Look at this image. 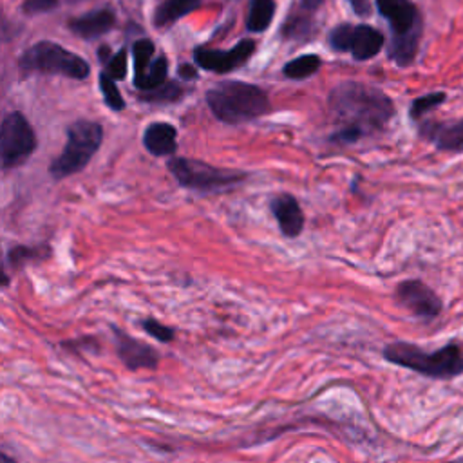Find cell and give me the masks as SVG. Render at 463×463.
I'll list each match as a JSON object with an SVG mask.
<instances>
[{
    "label": "cell",
    "instance_id": "ac0fdd59",
    "mask_svg": "<svg viewBox=\"0 0 463 463\" xmlns=\"http://www.w3.org/2000/svg\"><path fill=\"white\" fill-rule=\"evenodd\" d=\"M275 14L273 0H251L246 16V27L251 33H262L269 27Z\"/></svg>",
    "mask_w": 463,
    "mask_h": 463
},
{
    "label": "cell",
    "instance_id": "f546056e",
    "mask_svg": "<svg viewBox=\"0 0 463 463\" xmlns=\"http://www.w3.org/2000/svg\"><path fill=\"white\" fill-rule=\"evenodd\" d=\"M179 76H181V78H184V80H188V78H195V76H197V72H195V69H194L192 65L183 63V65L179 67Z\"/></svg>",
    "mask_w": 463,
    "mask_h": 463
},
{
    "label": "cell",
    "instance_id": "e0dca14e",
    "mask_svg": "<svg viewBox=\"0 0 463 463\" xmlns=\"http://www.w3.org/2000/svg\"><path fill=\"white\" fill-rule=\"evenodd\" d=\"M201 5V0H163L154 13V25L166 27L188 13L195 11Z\"/></svg>",
    "mask_w": 463,
    "mask_h": 463
},
{
    "label": "cell",
    "instance_id": "7a4b0ae2",
    "mask_svg": "<svg viewBox=\"0 0 463 463\" xmlns=\"http://www.w3.org/2000/svg\"><path fill=\"white\" fill-rule=\"evenodd\" d=\"M376 9L391 29L389 60L398 67L412 65L423 36V14L420 7L412 0H376Z\"/></svg>",
    "mask_w": 463,
    "mask_h": 463
},
{
    "label": "cell",
    "instance_id": "52a82bcc",
    "mask_svg": "<svg viewBox=\"0 0 463 463\" xmlns=\"http://www.w3.org/2000/svg\"><path fill=\"white\" fill-rule=\"evenodd\" d=\"M168 170L181 186L197 192H215L244 181L246 174L230 168H217L199 159L174 157L168 161Z\"/></svg>",
    "mask_w": 463,
    "mask_h": 463
},
{
    "label": "cell",
    "instance_id": "603a6c76",
    "mask_svg": "<svg viewBox=\"0 0 463 463\" xmlns=\"http://www.w3.org/2000/svg\"><path fill=\"white\" fill-rule=\"evenodd\" d=\"M184 94L183 87L175 81H165L161 87L154 89V90H146L143 92L139 98L150 103H166V101H175Z\"/></svg>",
    "mask_w": 463,
    "mask_h": 463
},
{
    "label": "cell",
    "instance_id": "9c48e42d",
    "mask_svg": "<svg viewBox=\"0 0 463 463\" xmlns=\"http://www.w3.org/2000/svg\"><path fill=\"white\" fill-rule=\"evenodd\" d=\"M329 43L335 51H349L354 60L364 61L374 58L385 45V36L367 24H340L329 34Z\"/></svg>",
    "mask_w": 463,
    "mask_h": 463
},
{
    "label": "cell",
    "instance_id": "9a60e30c",
    "mask_svg": "<svg viewBox=\"0 0 463 463\" xmlns=\"http://www.w3.org/2000/svg\"><path fill=\"white\" fill-rule=\"evenodd\" d=\"M116 24V16L110 9H96L90 11L87 14L76 16L69 20V29L85 40H92L98 38L101 34H105L107 31H110Z\"/></svg>",
    "mask_w": 463,
    "mask_h": 463
},
{
    "label": "cell",
    "instance_id": "cb8c5ba5",
    "mask_svg": "<svg viewBox=\"0 0 463 463\" xmlns=\"http://www.w3.org/2000/svg\"><path fill=\"white\" fill-rule=\"evenodd\" d=\"M99 89H101V94H103L105 103H107L112 110H123V107H125L123 96H121L119 89L116 87V80H112L107 72H101V74H99Z\"/></svg>",
    "mask_w": 463,
    "mask_h": 463
},
{
    "label": "cell",
    "instance_id": "2e32d148",
    "mask_svg": "<svg viewBox=\"0 0 463 463\" xmlns=\"http://www.w3.org/2000/svg\"><path fill=\"white\" fill-rule=\"evenodd\" d=\"M143 145L152 156H168L177 150V130L170 123L154 121L145 128Z\"/></svg>",
    "mask_w": 463,
    "mask_h": 463
},
{
    "label": "cell",
    "instance_id": "3957f363",
    "mask_svg": "<svg viewBox=\"0 0 463 463\" xmlns=\"http://www.w3.org/2000/svg\"><path fill=\"white\" fill-rule=\"evenodd\" d=\"M383 358L389 364L438 380H450L463 373V349L458 344H447L427 353L411 342H392L385 345Z\"/></svg>",
    "mask_w": 463,
    "mask_h": 463
},
{
    "label": "cell",
    "instance_id": "ffe728a7",
    "mask_svg": "<svg viewBox=\"0 0 463 463\" xmlns=\"http://www.w3.org/2000/svg\"><path fill=\"white\" fill-rule=\"evenodd\" d=\"M322 65L320 56L317 54H304L298 56L295 60H289L284 67H282V74L289 80H304L313 76Z\"/></svg>",
    "mask_w": 463,
    "mask_h": 463
},
{
    "label": "cell",
    "instance_id": "d6986e66",
    "mask_svg": "<svg viewBox=\"0 0 463 463\" xmlns=\"http://www.w3.org/2000/svg\"><path fill=\"white\" fill-rule=\"evenodd\" d=\"M166 74H168V61L166 56L159 54L157 58H154L152 65L148 67L146 72H143L141 76L134 78V85L146 92V90H154L157 87H161L166 81Z\"/></svg>",
    "mask_w": 463,
    "mask_h": 463
},
{
    "label": "cell",
    "instance_id": "4fadbf2b",
    "mask_svg": "<svg viewBox=\"0 0 463 463\" xmlns=\"http://www.w3.org/2000/svg\"><path fill=\"white\" fill-rule=\"evenodd\" d=\"M112 331H114L118 358L128 369H132V371H137V369H157V365H159V353L152 345H148V344H145V342L127 335L119 327H112Z\"/></svg>",
    "mask_w": 463,
    "mask_h": 463
},
{
    "label": "cell",
    "instance_id": "d4e9b609",
    "mask_svg": "<svg viewBox=\"0 0 463 463\" xmlns=\"http://www.w3.org/2000/svg\"><path fill=\"white\" fill-rule=\"evenodd\" d=\"M43 257V248H29V246H14L9 250L7 253V262L18 269L24 264H27L29 260L34 259H42Z\"/></svg>",
    "mask_w": 463,
    "mask_h": 463
},
{
    "label": "cell",
    "instance_id": "8992f818",
    "mask_svg": "<svg viewBox=\"0 0 463 463\" xmlns=\"http://www.w3.org/2000/svg\"><path fill=\"white\" fill-rule=\"evenodd\" d=\"M18 67L24 72L60 74L74 80H85L90 74V67L81 56L47 40L27 47L18 58Z\"/></svg>",
    "mask_w": 463,
    "mask_h": 463
},
{
    "label": "cell",
    "instance_id": "44dd1931",
    "mask_svg": "<svg viewBox=\"0 0 463 463\" xmlns=\"http://www.w3.org/2000/svg\"><path fill=\"white\" fill-rule=\"evenodd\" d=\"M447 101V92L445 90H432L427 94H421L411 101L409 107V118L416 123H420L429 112L438 109Z\"/></svg>",
    "mask_w": 463,
    "mask_h": 463
},
{
    "label": "cell",
    "instance_id": "7402d4cb",
    "mask_svg": "<svg viewBox=\"0 0 463 463\" xmlns=\"http://www.w3.org/2000/svg\"><path fill=\"white\" fill-rule=\"evenodd\" d=\"M154 43L148 38H141L134 42L132 45V58H134V78L141 76L143 72L148 71V67L154 61Z\"/></svg>",
    "mask_w": 463,
    "mask_h": 463
},
{
    "label": "cell",
    "instance_id": "7c38bea8",
    "mask_svg": "<svg viewBox=\"0 0 463 463\" xmlns=\"http://www.w3.org/2000/svg\"><path fill=\"white\" fill-rule=\"evenodd\" d=\"M418 136L439 152H463V118L459 119H421L416 123Z\"/></svg>",
    "mask_w": 463,
    "mask_h": 463
},
{
    "label": "cell",
    "instance_id": "6da1fadb",
    "mask_svg": "<svg viewBox=\"0 0 463 463\" xmlns=\"http://www.w3.org/2000/svg\"><path fill=\"white\" fill-rule=\"evenodd\" d=\"M329 109L340 121V130L331 139L344 145L383 130L396 112L383 90L360 81L336 85L329 92Z\"/></svg>",
    "mask_w": 463,
    "mask_h": 463
},
{
    "label": "cell",
    "instance_id": "5b68a950",
    "mask_svg": "<svg viewBox=\"0 0 463 463\" xmlns=\"http://www.w3.org/2000/svg\"><path fill=\"white\" fill-rule=\"evenodd\" d=\"M103 139V128L96 121L80 119L67 128V143L63 152L51 163L49 174L52 179L69 177L87 166Z\"/></svg>",
    "mask_w": 463,
    "mask_h": 463
},
{
    "label": "cell",
    "instance_id": "4dcf8cb0",
    "mask_svg": "<svg viewBox=\"0 0 463 463\" xmlns=\"http://www.w3.org/2000/svg\"><path fill=\"white\" fill-rule=\"evenodd\" d=\"M322 2H324V0H302V7H306V9H315V7H318Z\"/></svg>",
    "mask_w": 463,
    "mask_h": 463
},
{
    "label": "cell",
    "instance_id": "4316f807",
    "mask_svg": "<svg viewBox=\"0 0 463 463\" xmlns=\"http://www.w3.org/2000/svg\"><path fill=\"white\" fill-rule=\"evenodd\" d=\"M127 49H119L116 54H112L109 58V61L105 63V72L112 78V80H123L127 76Z\"/></svg>",
    "mask_w": 463,
    "mask_h": 463
},
{
    "label": "cell",
    "instance_id": "277c9868",
    "mask_svg": "<svg viewBox=\"0 0 463 463\" xmlns=\"http://www.w3.org/2000/svg\"><path fill=\"white\" fill-rule=\"evenodd\" d=\"M206 103L215 118L224 123H246L269 112L266 92L251 83L228 80L213 85L206 92Z\"/></svg>",
    "mask_w": 463,
    "mask_h": 463
},
{
    "label": "cell",
    "instance_id": "484cf974",
    "mask_svg": "<svg viewBox=\"0 0 463 463\" xmlns=\"http://www.w3.org/2000/svg\"><path fill=\"white\" fill-rule=\"evenodd\" d=\"M141 327L145 329V333H148L152 338H156V340H159L163 344L172 342L174 336H175V331L170 326H166V324H163V322H159L156 318L141 320Z\"/></svg>",
    "mask_w": 463,
    "mask_h": 463
},
{
    "label": "cell",
    "instance_id": "f1b7e54d",
    "mask_svg": "<svg viewBox=\"0 0 463 463\" xmlns=\"http://www.w3.org/2000/svg\"><path fill=\"white\" fill-rule=\"evenodd\" d=\"M353 7V11L358 14V16H367L371 13V5H369V0H347Z\"/></svg>",
    "mask_w": 463,
    "mask_h": 463
},
{
    "label": "cell",
    "instance_id": "1f68e13d",
    "mask_svg": "<svg viewBox=\"0 0 463 463\" xmlns=\"http://www.w3.org/2000/svg\"><path fill=\"white\" fill-rule=\"evenodd\" d=\"M0 463H16L11 456H7L5 452H0Z\"/></svg>",
    "mask_w": 463,
    "mask_h": 463
},
{
    "label": "cell",
    "instance_id": "ba28073f",
    "mask_svg": "<svg viewBox=\"0 0 463 463\" xmlns=\"http://www.w3.org/2000/svg\"><path fill=\"white\" fill-rule=\"evenodd\" d=\"M36 146V136L24 114L13 110L5 114L0 130V157L4 168L24 163Z\"/></svg>",
    "mask_w": 463,
    "mask_h": 463
},
{
    "label": "cell",
    "instance_id": "83f0119b",
    "mask_svg": "<svg viewBox=\"0 0 463 463\" xmlns=\"http://www.w3.org/2000/svg\"><path fill=\"white\" fill-rule=\"evenodd\" d=\"M58 5V0H24L22 11L25 14H42L49 13Z\"/></svg>",
    "mask_w": 463,
    "mask_h": 463
},
{
    "label": "cell",
    "instance_id": "30bf717a",
    "mask_svg": "<svg viewBox=\"0 0 463 463\" xmlns=\"http://www.w3.org/2000/svg\"><path fill=\"white\" fill-rule=\"evenodd\" d=\"M394 298L402 307L423 320L436 318L443 309V302L438 293L418 279L402 280L394 289Z\"/></svg>",
    "mask_w": 463,
    "mask_h": 463
},
{
    "label": "cell",
    "instance_id": "8fae6325",
    "mask_svg": "<svg viewBox=\"0 0 463 463\" xmlns=\"http://www.w3.org/2000/svg\"><path fill=\"white\" fill-rule=\"evenodd\" d=\"M255 52V42L253 40H241L232 49L221 51V49H208V47H197L194 51V60L197 67L210 71V72H230L244 65Z\"/></svg>",
    "mask_w": 463,
    "mask_h": 463
},
{
    "label": "cell",
    "instance_id": "5bb4252c",
    "mask_svg": "<svg viewBox=\"0 0 463 463\" xmlns=\"http://www.w3.org/2000/svg\"><path fill=\"white\" fill-rule=\"evenodd\" d=\"M271 212L286 237L300 235L304 228V213L291 194H280L271 199Z\"/></svg>",
    "mask_w": 463,
    "mask_h": 463
}]
</instances>
